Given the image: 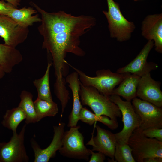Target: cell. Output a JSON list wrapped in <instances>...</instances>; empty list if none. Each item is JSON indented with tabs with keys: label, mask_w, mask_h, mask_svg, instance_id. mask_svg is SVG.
Instances as JSON below:
<instances>
[{
	"label": "cell",
	"mask_w": 162,
	"mask_h": 162,
	"mask_svg": "<svg viewBox=\"0 0 162 162\" xmlns=\"http://www.w3.org/2000/svg\"><path fill=\"white\" fill-rule=\"evenodd\" d=\"M26 124L19 134L13 132L8 142H0V162H28L29 158L24 144Z\"/></svg>",
	"instance_id": "obj_8"
},
{
	"label": "cell",
	"mask_w": 162,
	"mask_h": 162,
	"mask_svg": "<svg viewBox=\"0 0 162 162\" xmlns=\"http://www.w3.org/2000/svg\"><path fill=\"white\" fill-rule=\"evenodd\" d=\"M80 120L90 125L99 122L112 130L116 129L118 126L117 122L112 120L105 115L98 116L86 107H82L81 110Z\"/></svg>",
	"instance_id": "obj_21"
},
{
	"label": "cell",
	"mask_w": 162,
	"mask_h": 162,
	"mask_svg": "<svg viewBox=\"0 0 162 162\" xmlns=\"http://www.w3.org/2000/svg\"><path fill=\"white\" fill-rule=\"evenodd\" d=\"M79 94L82 104L89 106L96 115H105L115 121L121 117L117 105L95 88L84 86L81 83Z\"/></svg>",
	"instance_id": "obj_2"
},
{
	"label": "cell",
	"mask_w": 162,
	"mask_h": 162,
	"mask_svg": "<svg viewBox=\"0 0 162 162\" xmlns=\"http://www.w3.org/2000/svg\"><path fill=\"white\" fill-rule=\"evenodd\" d=\"M65 80L72 91L73 97L72 109L69 116L68 126L69 127H74L77 126L80 120V113L83 107L79 94L81 82L78 74L75 71L68 75Z\"/></svg>",
	"instance_id": "obj_16"
},
{
	"label": "cell",
	"mask_w": 162,
	"mask_h": 162,
	"mask_svg": "<svg viewBox=\"0 0 162 162\" xmlns=\"http://www.w3.org/2000/svg\"><path fill=\"white\" fill-rule=\"evenodd\" d=\"M109 97L118 106L122 116L123 128L120 131L115 134L117 142L128 144L129 138L134 130L140 126V118L130 101H124L120 96L115 94H112Z\"/></svg>",
	"instance_id": "obj_6"
},
{
	"label": "cell",
	"mask_w": 162,
	"mask_h": 162,
	"mask_svg": "<svg viewBox=\"0 0 162 162\" xmlns=\"http://www.w3.org/2000/svg\"><path fill=\"white\" fill-rule=\"evenodd\" d=\"M91 157L89 162H104L106 159L105 155L100 152H94L90 150Z\"/></svg>",
	"instance_id": "obj_28"
},
{
	"label": "cell",
	"mask_w": 162,
	"mask_h": 162,
	"mask_svg": "<svg viewBox=\"0 0 162 162\" xmlns=\"http://www.w3.org/2000/svg\"><path fill=\"white\" fill-rule=\"evenodd\" d=\"M128 144L132 149L136 162H143L147 158H162V142L146 136L139 128L134 130L129 138Z\"/></svg>",
	"instance_id": "obj_5"
},
{
	"label": "cell",
	"mask_w": 162,
	"mask_h": 162,
	"mask_svg": "<svg viewBox=\"0 0 162 162\" xmlns=\"http://www.w3.org/2000/svg\"><path fill=\"white\" fill-rule=\"evenodd\" d=\"M28 33V28L21 26L8 16L0 15V36L4 44L16 48L25 41Z\"/></svg>",
	"instance_id": "obj_10"
},
{
	"label": "cell",
	"mask_w": 162,
	"mask_h": 162,
	"mask_svg": "<svg viewBox=\"0 0 162 162\" xmlns=\"http://www.w3.org/2000/svg\"><path fill=\"white\" fill-rule=\"evenodd\" d=\"M37 12L36 9L31 7H24L20 9L14 8L10 12L8 16L21 26L28 28L34 23L41 22V19L38 14L33 15Z\"/></svg>",
	"instance_id": "obj_19"
},
{
	"label": "cell",
	"mask_w": 162,
	"mask_h": 162,
	"mask_svg": "<svg viewBox=\"0 0 162 162\" xmlns=\"http://www.w3.org/2000/svg\"><path fill=\"white\" fill-rule=\"evenodd\" d=\"M80 127H70L69 130L65 131L59 151L64 157L88 161L91 154L90 149L85 145L84 136L79 130Z\"/></svg>",
	"instance_id": "obj_7"
},
{
	"label": "cell",
	"mask_w": 162,
	"mask_h": 162,
	"mask_svg": "<svg viewBox=\"0 0 162 162\" xmlns=\"http://www.w3.org/2000/svg\"><path fill=\"white\" fill-rule=\"evenodd\" d=\"M66 63L77 73L82 85L93 87L101 94L108 97L112 94L115 87L119 84L128 74L114 73L109 69H103L97 70L96 76L91 77L67 62Z\"/></svg>",
	"instance_id": "obj_3"
},
{
	"label": "cell",
	"mask_w": 162,
	"mask_h": 162,
	"mask_svg": "<svg viewBox=\"0 0 162 162\" xmlns=\"http://www.w3.org/2000/svg\"><path fill=\"white\" fill-rule=\"evenodd\" d=\"M140 78L138 76L128 73L118 87L113 90L112 94L122 96L126 100L131 101L136 97L137 89Z\"/></svg>",
	"instance_id": "obj_18"
},
{
	"label": "cell",
	"mask_w": 162,
	"mask_h": 162,
	"mask_svg": "<svg viewBox=\"0 0 162 162\" xmlns=\"http://www.w3.org/2000/svg\"><path fill=\"white\" fill-rule=\"evenodd\" d=\"M5 73L0 66V80L2 79L4 77Z\"/></svg>",
	"instance_id": "obj_31"
},
{
	"label": "cell",
	"mask_w": 162,
	"mask_h": 162,
	"mask_svg": "<svg viewBox=\"0 0 162 162\" xmlns=\"http://www.w3.org/2000/svg\"><path fill=\"white\" fill-rule=\"evenodd\" d=\"M141 34L147 40L153 41L155 50L162 53V14L147 15L142 23Z\"/></svg>",
	"instance_id": "obj_14"
},
{
	"label": "cell",
	"mask_w": 162,
	"mask_h": 162,
	"mask_svg": "<svg viewBox=\"0 0 162 162\" xmlns=\"http://www.w3.org/2000/svg\"><path fill=\"white\" fill-rule=\"evenodd\" d=\"M95 127L97 134L95 136H92L86 145L92 146V151L102 152L114 162H116L114 160V154L117 142L115 134L99 125H96Z\"/></svg>",
	"instance_id": "obj_15"
},
{
	"label": "cell",
	"mask_w": 162,
	"mask_h": 162,
	"mask_svg": "<svg viewBox=\"0 0 162 162\" xmlns=\"http://www.w3.org/2000/svg\"><path fill=\"white\" fill-rule=\"evenodd\" d=\"M3 118V125L14 132L20 123L26 119V116L23 110L18 106L7 110Z\"/></svg>",
	"instance_id": "obj_23"
},
{
	"label": "cell",
	"mask_w": 162,
	"mask_h": 162,
	"mask_svg": "<svg viewBox=\"0 0 162 162\" xmlns=\"http://www.w3.org/2000/svg\"><path fill=\"white\" fill-rule=\"evenodd\" d=\"M23 59L21 53L16 48L0 44V66L5 73H11Z\"/></svg>",
	"instance_id": "obj_17"
},
{
	"label": "cell",
	"mask_w": 162,
	"mask_h": 162,
	"mask_svg": "<svg viewBox=\"0 0 162 162\" xmlns=\"http://www.w3.org/2000/svg\"><path fill=\"white\" fill-rule=\"evenodd\" d=\"M34 103L38 122L45 117H54L58 112V105L53 101H49L37 97Z\"/></svg>",
	"instance_id": "obj_24"
},
{
	"label": "cell",
	"mask_w": 162,
	"mask_h": 162,
	"mask_svg": "<svg viewBox=\"0 0 162 162\" xmlns=\"http://www.w3.org/2000/svg\"><path fill=\"white\" fill-rule=\"evenodd\" d=\"M8 2L10 3L16 8L20 5L21 0H5Z\"/></svg>",
	"instance_id": "obj_30"
},
{
	"label": "cell",
	"mask_w": 162,
	"mask_h": 162,
	"mask_svg": "<svg viewBox=\"0 0 162 162\" xmlns=\"http://www.w3.org/2000/svg\"><path fill=\"white\" fill-rule=\"evenodd\" d=\"M16 8L11 4L0 0V15L8 16L10 12Z\"/></svg>",
	"instance_id": "obj_27"
},
{
	"label": "cell",
	"mask_w": 162,
	"mask_h": 162,
	"mask_svg": "<svg viewBox=\"0 0 162 162\" xmlns=\"http://www.w3.org/2000/svg\"><path fill=\"white\" fill-rule=\"evenodd\" d=\"M132 149L128 144L117 142L114 154L116 162H136L132 154Z\"/></svg>",
	"instance_id": "obj_25"
},
{
	"label": "cell",
	"mask_w": 162,
	"mask_h": 162,
	"mask_svg": "<svg viewBox=\"0 0 162 162\" xmlns=\"http://www.w3.org/2000/svg\"><path fill=\"white\" fill-rule=\"evenodd\" d=\"M65 126V123L61 122L58 125L53 126L54 133L52 140L45 148H41L33 138L31 140V146L34 153V162H48L55 156L56 152L62 146Z\"/></svg>",
	"instance_id": "obj_12"
},
{
	"label": "cell",
	"mask_w": 162,
	"mask_h": 162,
	"mask_svg": "<svg viewBox=\"0 0 162 162\" xmlns=\"http://www.w3.org/2000/svg\"><path fill=\"white\" fill-rule=\"evenodd\" d=\"M162 158L160 157H153L147 158L143 160V162H162Z\"/></svg>",
	"instance_id": "obj_29"
},
{
	"label": "cell",
	"mask_w": 162,
	"mask_h": 162,
	"mask_svg": "<svg viewBox=\"0 0 162 162\" xmlns=\"http://www.w3.org/2000/svg\"><path fill=\"white\" fill-rule=\"evenodd\" d=\"M161 83L151 76L150 73L140 77L137 89L136 97L162 107V92Z\"/></svg>",
	"instance_id": "obj_13"
},
{
	"label": "cell",
	"mask_w": 162,
	"mask_h": 162,
	"mask_svg": "<svg viewBox=\"0 0 162 162\" xmlns=\"http://www.w3.org/2000/svg\"><path fill=\"white\" fill-rule=\"evenodd\" d=\"M154 45L152 40H148L135 58L125 66L117 69L119 74L130 73L140 77L156 69L158 65L153 62H148L149 54Z\"/></svg>",
	"instance_id": "obj_11"
},
{
	"label": "cell",
	"mask_w": 162,
	"mask_h": 162,
	"mask_svg": "<svg viewBox=\"0 0 162 162\" xmlns=\"http://www.w3.org/2000/svg\"><path fill=\"white\" fill-rule=\"evenodd\" d=\"M146 136L162 142V128H150L142 130Z\"/></svg>",
	"instance_id": "obj_26"
},
{
	"label": "cell",
	"mask_w": 162,
	"mask_h": 162,
	"mask_svg": "<svg viewBox=\"0 0 162 162\" xmlns=\"http://www.w3.org/2000/svg\"><path fill=\"white\" fill-rule=\"evenodd\" d=\"M31 4L40 15L41 23L38 29L43 38L42 48L52 56L55 83L63 85L69 71L65 62L67 54L80 57L85 55L80 46V38L96 25V19L91 16H74L64 11L48 12L34 2Z\"/></svg>",
	"instance_id": "obj_1"
},
{
	"label": "cell",
	"mask_w": 162,
	"mask_h": 162,
	"mask_svg": "<svg viewBox=\"0 0 162 162\" xmlns=\"http://www.w3.org/2000/svg\"><path fill=\"white\" fill-rule=\"evenodd\" d=\"M107 11L103 10L108 23L111 38L119 42L129 40L136 26L134 22L128 21L122 14L119 4L113 0H106Z\"/></svg>",
	"instance_id": "obj_4"
},
{
	"label": "cell",
	"mask_w": 162,
	"mask_h": 162,
	"mask_svg": "<svg viewBox=\"0 0 162 162\" xmlns=\"http://www.w3.org/2000/svg\"><path fill=\"white\" fill-rule=\"evenodd\" d=\"M20 97V101L18 106L23 110L26 115V124L38 122L32 94L29 92L23 90L21 92Z\"/></svg>",
	"instance_id": "obj_20"
},
{
	"label": "cell",
	"mask_w": 162,
	"mask_h": 162,
	"mask_svg": "<svg viewBox=\"0 0 162 162\" xmlns=\"http://www.w3.org/2000/svg\"><path fill=\"white\" fill-rule=\"evenodd\" d=\"M52 63H48L46 72L41 78L33 82L38 92V98L49 101H53L50 88V72Z\"/></svg>",
	"instance_id": "obj_22"
},
{
	"label": "cell",
	"mask_w": 162,
	"mask_h": 162,
	"mask_svg": "<svg viewBox=\"0 0 162 162\" xmlns=\"http://www.w3.org/2000/svg\"><path fill=\"white\" fill-rule=\"evenodd\" d=\"M132 100V106L140 119L139 128L140 130L162 128V107L136 97Z\"/></svg>",
	"instance_id": "obj_9"
},
{
	"label": "cell",
	"mask_w": 162,
	"mask_h": 162,
	"mask_svg": "<svg viewBox=\"0 0 162 162\" xmlns=\"http://www.w3.org/2000/svg\"><path fill=\"white\" fill-rule=\"evenodd\" d=\"M135 1H137L139 0H134Z\"/></svg>",
	"instance_id": "obj_32"
}]
</instances>
